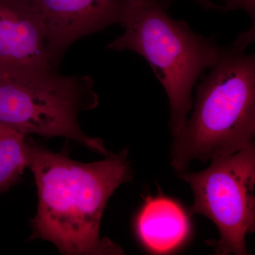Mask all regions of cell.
I'll use <instances>...</instances> for the list:
<instances>
[{
    "label": "cell",
    "mask_w": 255,
    "mask_h": 255,
    "mask_svg": "<svg viewBox=\"0 0 255 255\" xmlns=\"http://www.w3.org/2000/svg\"><path fill=\"white\" fill-rule=\"evenodd\" d=\"M27 145L38 199L30 239L49 242L65 255H124L122 247L101 237L100 226L110 198L133 179L127 147L83 163L28 136Z\"/></svg>",
    "instance_id": "obj_1"
},
{
    "label": "cell",
    "mask_w": 255,
    "mask_h": 255,
    "mask_svg": "<svg viewBox=\"0 0 255 255\" xmlns=\"http://www.w3.org/2000/svg\"><path fill=\"white\" fill-rule=\"evenodd\" d=\"M233 46L196 85L192 114L173 137L171 164L177 173L190 162L213 160L255 144V56Z\"/></svg>",
    "instance_id": "obj_2"
},
{
    "label": "cell",
    "mask_w": 255,
    "mask_h": 255,
    "mask_svg": "<svg viewBox=\"0 0 255 255\" xmlns=\"http://www.w3.org/2000/svg\"><path fill=\"white\" fill-rule=\"evenodd\" d=\"M119 24L124 33L107 49L133 51L149 63L168 97L169 127L177 136L192 108L196 82L219 60L223 47L216 37L202 36L171 17L156 0H123Z\"/></svg>",
    "instance_id": "obj_3"
},
{
    "label": "cell",
    "mask_w": 255,
    "mask_h": 255,
    "mask_svg": "<svg viewBox=\"0 0 255 255\" xmlns=\"http://www.w3.org/2000/svg\"><path fill=\"white\" fill-rule=\"evenodd\" d=\"M99 104L95 81L88 75L69 76L56 70L0 75V124L28 135L75 140L107 157L112 152L103 140L87 135L79 121Z\"/></svg>",
    "instance_id": "obj_4"
},
{
    "label": "cell",
    "mask_w": 255,
    "mask_h": 255,
    "mask_svg": "<svg viewBox=\"0 0 255 255\" xmlns=\"http://www.w3.org/2000/svg\"><path fill=\"white\" fill-rule=\"evenodd\" d=\"M194 194L190 215L206 216L219 238L208 242L219 255H248L246 236L255 229V145L211 160L199 172L178 173Z\"/></svg>",
    "instance_id": "obj_5"
},
{
    "label": "cell",
    "mask_w": 255,
    "mask_h": 255,
    "mask_svg": "<svg viewBox=\"0 0 255 255\" xmlns=\"http://www.w3.org/2000/svg\"><path fill=\"white\" fill-rule=\"evenodd\" d=\"M39 16L48 59L57 70L67 50L83 37L119 24L123 0H23Z\"/></svg>",
    "instance_id": "obj_6"
},
{
    "label": "cell",
    "mask_w": 255,
    "mask_h": 255,
    "mask_svg": "<svg viewBox=\"0 0 255 255\" xmlns=\"http://www.w3.org/2000/svg\"><path fill=\"white\" fill-rule=\"evenodd\" d=\"M49 70L55 69L36 11L23 0H0V75Z\"/></svg>",
    "instance_id": "obj_7"
},
{
    "label": "cell",
    "mask_w": 255,
    "mask_h": 255,
    "mask_svg": "<svg viewBox=\"0 0 255 255\" xmlns=\"http://www.w3.org/2000/svg\"><path fill=\"white\" fill-rule=\"evenodd\" d=\"M137 237L151 253L167 254L191 236L189 215L179 203L164 196L146 198L135 221Z\"/></svg>",
    "instance_id": "obj_8"
},
{
    "label": "cell",
    "mask_w": 255,
    "mask_h": 255,
    "mask_svg": "<svg viewBox=\"0 0 255 255\" xmlns=\"http://www.w3.org/2000/svg\"><path fill=\"white\" fill-rule=\"evenodd\" d=\"M28 136L0 124V194L22 180L28 167Z\"/></svg>",
    "instance_id": "obj_9"
},
{
    "label": "cell",
    "mask_w": 255,
    "mask_h": 255,
    "mask_svg": "<svg viewBox=\"0 0 255 255\" xmlns=\"http://www.w3.org/2000/svg\"><path fill=\"white\" fill-rule=\"evenodd\" d=\"M224 4L221 5V11L223 12L243 10L249 15L252 24L248 31H245L247 36L255 38V0H223Z\"/></svg>",
    "instance_id": "obj_10"
},
{
    "label": "cell",
    "mask_w": 255,
    "mask_h": 255,
    "mask_svg": "<svg viewBox=\"0 0 255 255\" xmlns=\"http://www.w3.org/2000/svg\"><path fill=\"white\" fill-rule=\"evenodd\" d=\"M164 9L167 10L173 4L176 0H156ZM196 4H199L201 8L205 10L216 9L221 11V5L216 4L211 0H192Z\"/></svg>",
    "instance_id": "obj_11"
}]
</instances>
